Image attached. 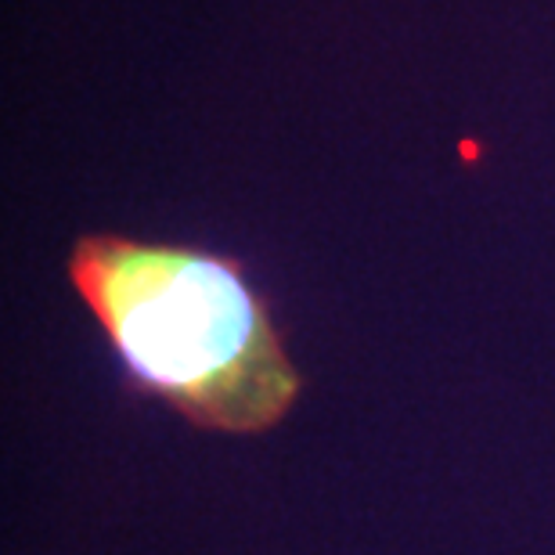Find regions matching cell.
<instances>
[{
	"label": "cell",
	"mask_w": 555,
	"mask_h": 555,
	"mask_svg": "<svg viewBox=\"0 0 555 555\" xmlns=\"http://www.w3.org/2000/svg\"><path fill=\"white\" fill-rule=\"evenodd\" d=\"M65 274L130 390L195 429L257 437L304 393L268 299L231 253L87 231Z\"/></svg>",
	"instance_id": "obj_1"
}]
</instances>
